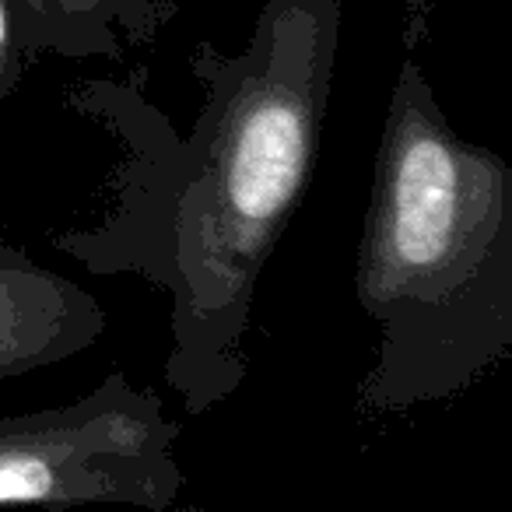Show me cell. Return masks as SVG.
<instances>
[{
  "label": "cell",
  "mask_w": 512,
  "mask_h": 512,
  "mask_svg": "<svg viewBox=\"0 0 512 512\" xmlns=\"http://www.w3.org/2000/svg\"><path fill=\"white\" fill-rule=\"evenodd\" d=\"M341 18V0H267L246 50L193 57L204 106L172 155L169 232L148 271L172 292L165 376L190 414L246 376L260 274L320 158Z\"/></svg>",
  "instance_id": "6da1fadb"
},
{
  "label": "cell",
  "mask_w": 512,
  "mask_h": 512,
  "mask_svg": "<svg viewBox=\"0 0 512 512\" xmlns=\"http://www.w3.org/2000/svg\"><path fill=\"white\" fill-rule=\"evenodd\" d=\"M355 292L379 323L365 404L442 400L512 351V169L449 127L404 60L386 109Z\"/></svg>",
  "instance_id": "7a4b0ae2"
},
{
  "label": "cell",
  "mask_w": 512,
  "mask_h": 512,
  "mask_svg": "<svg viewBox=\"0 0 512 512\" xmlns=\"http://www.w3.org/2000/svg\"><path fill=\"white\" fill-rule=\"evenodd\" d=\"M162 400L109 376L71 407L0 418V502L169 509L183 488Z\"/></svg>",
  "instance_id": "3957f363"
},
{
  "label": "cell",
  "mask_w": 512,
  "mask_h": 512,
  "mask_svg": "<svg viewBox=\"0 0 512 512\" xmlns=\"http://www.w3.org/2000/svg\"><path fill=\"white\" fill-rule=\"evenodd\" d=\"M102 306L0 232V379L46 369L99 341Z\"/></svg>",
  "instance_id": "277c9868"
},
{
  "label": "cell",
  "mask_w": 512,
  "mask_h": 512,
  "mask_svg": "<svg viewBox=\"0 0 512 512\" xmlns=\"http://www.w3.org/2000/svg\"><path fill=\"white\" fill-rule=\"evenodd\" d=\"M15 85V53H11V18L8 4L0 0V95Z\"/></svg>",
  "instance_id": "5b68a950"
}]
</instances>
